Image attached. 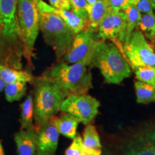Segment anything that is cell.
Returning a JSON list of instances; mask_svg holds the SVG:
<instances>
[{
	"label": "cell",
	"instance_id": "1",
	"mask_svg": "<svg viewBox=\"0 0 155 155\" xmlns=\"http://www.w3.org/2000/svg\"><path fill=\"white\" fill-rule=\"evenodd\" d=\"M24 45L17 17V0H0V65L22 68Z\"/></svg>",
	"mask_w": 155,
	"mask_h": 155
},
{
	"label": "cell",
	"instance_id": "2",
	"mask_svg": "<svg viewBox=\"0 0 155 155\" xmlns=\"http://www.w3.org/2000/svg\"><path fill=\"white\" fill-rule=\"evenodd\" d=\"M83 63L69 64L60 61L46 70L41 76L58 87L63 96L86 94L93 88L92 75Z\"/></svg>",
	"mask_w": 155,
	"mask_h": 155
},
{
	"label": "cell",
	"instance_id": "3",
	"mask_svg": "<svg viewBox=\"0 0 155 155\" xmlns=\"http://www.w3.org/2000/svg\"><path fill=\"white\" fill-rule=\"evenodd\" d=\"M39 26L45 42L55 53L61 61L71 46L75 34L58 15L53 7L42 0H38Z\"/></svg>",
	"mask_w": 155,
	"mask_h": 155
},
{
	"label": "cell",
	"instance_id": "4",
	"mask_svg": "<svg viewBox=\"0 0 155 155\" xmlns=\"http://www.w3.org/2000/svg\"><path fill=\"white\" fill-rule=\"evenodd\" d=\"M90 68H97L108 83L119 84L131 74L124 54L113 42L98 40Z\"/></svg>",
	"mask_w": 155,
	"mask_h": 155
},
{
	"label": "cell",
	"instance_id": "5",
	"mask_svg": "<svg viewBox=\"0 0 155 155\" xmlns=\"http://www.w3.org/2000/svg\"><path fill=\"white\" fill-rule=\"evenodd\" d=\"M33 82L34 119L38 127L61 110L65 97L55 84L43 77L34 78Z\"/></svg>",
	"mask_w": 155,
	"mask_h": 155
},
{
	"label": "cell",
	"instance_id": "6",
	"mask_svg": "<svg viewBox=\"0 0 155 155\" xmlns=\"http://www.w3.org/2000/svg\"><path fill=\"white\" fill-rule=\"evenodd\" d=\"M38 0H17V17L24 45V57L31 63L38 38L39 13Z\"/></svg>",
	"mask_w": 155,
	"mask_h": 155
},
{
	"label": "cell",
	"instance_id": "7",
	"mask_svg": "<svg viewBox=\"0 0 155 155\" xmlns=\"http://www.w3.org/2000/svg\"><path fill=\"white\" fill-rule=\"evenodd\" d=\"M124 52L131 68L155 67L154 47L139 29H135L124 45Z\"/></svg>",
	"mask_w": 155,
	"mask_h": 155
},
{
	"label": "cell",
	"instance_id": "8",
	"mask_svg": "<svg viewBox=\"0 0 155 155\" xmlns=\"http://www.w3.org/2000/svg\"><path fill=\"white\" fill-rule=\"evenodd\" d=\"M96 33L86 30L76 34L61 61L73 64L83 63L89 66L98 42Z\"/></svg>",
	"mask_w": 155,
	"mask_h": 155
},
{
	"label": "cell",
	"instance_id": "9",
	"mask_svg": "<svg viewBox=\"0 0 155 155\" xmlns=\"http://www.w3.org/2000/svg\"><path fill=\"white\" fill-rule=\"evenodd\" d=\"M127 32V17L123 10H111L106 15L98 27L96 36L98 40H111L124 52Z\"/></svg>",
	"mask_w": 155,
	"mask_h": 155
},
{
	"label": "cell",
	"instance_id": "10",
	"mask_svg": "<svg viewBox=\"0 0 155 155\" xmlns=\"http://www.w3.org/2000/svg\"><path fill=\"white\" fill-rule=\"evenodd\" d=\"M100 102L87 94H73L63 100L61 111L72 114L83 124H90L98 114Z\"/></svg>",
	"mask_w": 155,
	"mask_h": 155
},
{
	"label": "cell",
	"instance_id": "11",
	"mask_svg": "<svg viewBox=\"0 0 155 155\" xmlns=\"http://www.w3.org/2000/svg\"><path fill=\"white\" fill-rule=\"evenodd\" d=\"M121 155H155V129H148L129 139L121 149Z\"/></svg>",
	"mask_w": 155,
	"mask_h": 155
},
{
	"label": "cell",
	"instance_id": "12",
	"mask_svg": "<svg viewBox=\"0 0 155 155\" xmlns=\"http://www.w3.org/2000/svg\"><path fill=\"white\" fill-rule=\"evenodd\" d=\"M60 134L53 118L36 129L37 155H54L58 148Z\"/></svg>",
	"mask_w": 155,
	"mask_h": 155
},
{
	"label": "cell",
	"instance_id": "13",
	"mask_svg": "<svg viewBox=\"0 0 155 155\" xmlns=\"http://www.w3.org/2000/svg\"><path fill=\"white\" fill-rule=\"evenodd\" d=\"M19 155H37V137L35 128L21 129L15 134Z\"/></svg>",
	"mask_w": 155,
	"mask_h": 155
},
{
	"label": "cell",
	"instance_id": "14",
	"mask_svg": "<svg viewBox=\"0 0 155 155\" xmlns=\"http://www.w3.org/2000/svg\"><path fill=\"white\" fill-rule=\"evenodd\" d=\"M111 10L106 0H98L89 5L88 8V29L96 32L106 15Z\"/></svg>",
	"mask_w": 155,
	"mask_h": 155
},
{
	"label": "cell",
	"instance_id": "15",
	"mask_svg": "<svg viewBox=\"0 0 155 155\" xmlns=\"http://www.w3.org/2000/svg\"><path fill=\"white\" fill-rule=\"evenodd\" d=\"M64 113L60 117L53 116L52 118L60 134L73 139L76 137L78 126L81 121L72 114Z\"/></svg>",
	"mask_w": 155,
	"mask_h": 155
},
{
	"label": "cell",
	"instance_id": "16",
	"mask_svg": "<svg viewBox=\"0 0 155 155\" xmlns=\"http://www.w3.org/2000/svg\"><path fill=\"white\" fill-rule=\"evenodd\" d=\"M83 147L86 155H101L102 146L96 128L88 124L83 134Z\"/></svg>",
	"mask_w": 155,
	"mask_h": 155
},
{
	"label": "cell",
	"instance_id": "17",
	"mask_svg": "<svg viewBox=\"0 0 155 155\" xmlns=\"http://www.w3.org/2000/svg\"><path fill=\"white\" fill-rule=\"evenodd\" d=\"M53 10L63 19L75 35L88 29V21L78 16L72 10L57 9L54 7H53Z\"/></svg>",
	"mask_w": 155,
	"mask_h": 155
},
{
	"label": "cell",
	"instance_id": "18",
	"mask_svg": "<svg viewBox=\"0 0 155 155\" xmlns=\"http://www.w3.org/2000/svg\"><path fill=\"white\" fill-rule=\"evenodd\" d=\"M0 75L5 84L14 82H32L34 78L28 71L0 65Z\"/></svg>",
	"mask_w": 155,
	"mask_h": 155
},
{
	"label": "cell",
	"instance_id": "19",
	"mask_svg": "<svg viewBox=\"0 0 155 155\" xmlns=\"http://www.w3.org/2000/svg\"><path fill=\"white\" fill-rule=\"evenodd\" d=\"M33 119V98H32V94H29L24 102L21 104V114L20 120H19L21 129H29L35 128Z\"/></svg>",
	"mask_w": 155,
	"mask_h": 155
},
{
	"label": "cell",
	"instance_id": "20",
	"mask_svg": "<svg viewBox=\"0 0 155 155\" xmlns=\"http://www.w3.org/2000/svg\"><path fill=\"white\" fill-rule=\"evenodd\" d=\"M137 29L148 39L153 47L155 46V15L153 13L141 14Z\"/></svg>",
	"mask_w": 155,
	"mask_h": 155
},
{
	"label": "cell",
	"instance_id": "21",
	"mask_svg": "<svg viewBox=\"0 0 155 155\" xmlns=\"http://www.w3.org/2000/svg\"><path fill=\"white\" fill-rule=\"evenodd\" d=\"M134 88L137 103L147 104L155 102V86L137 81L134 83Z\"/></svg>",
	"mask_w": 155,
	"mask_h": 155
},
{
	"label": "cell",
	"instance_id": "22",
	"mask_svg": "<svg viewBox=\"0 0 155 155\" xmlns=\"http://www.w3.org/2000/svg\"><path fill=\"white\" fill-rule=\"evenodd\" d=\"M123 11L124 12L126 17H127V32H126L125 44L128 41L133 31L138 28L141 14L139 12L138 9L132 5L127 7Z\"/></svg>",
	"mask_w": 155,
	"mask_h": 155
},
{
	"label": "cell",
	"instance_id": "23",
	"mask_svg": "<svg viewBox=\"0 0 155 155\" xmlns=\"http://www.w3.org/2000/svg\"><path fill=\"white\" fill-rule=\"evenodd\" d=\"M5 93L6 99L9 102L20 100L27 91V83L14 82L5 85Z\"/></svg>",
	"mask_w": 155,
	"mask_h": 155
},
{
	"label": "cell",
	"instance_id": "24",
	"mask_svg": "<svg viewBox=\"0 0 155 155\" xmlns=\"http://www.w3.org/2000/svg\"><path fill=\"white\" fill-rule=\"evenodd\" d=\"M133 71L137 80L155 86V67H138Z\"/></svg>",
	"mask_w": 155,
	"mask_h": 155
},
{
	"label": "cell",
	"instance_id": "25",
	"mask_svg": "<svg viewBox=\"0 0 155 155\" xmlns=\"http://www.w3.org/2000/svg\"><path fill=\"white\" fill-rule=\"evenodd\" d=\"M71 10L75 14L88 21V8L89 4L86 0H70Z\"/></svg>",
	"mask_w": 155,
	"mask_h": 155
},
{
	"label": "cell",
	"instance_id": "26",
	"mask_svg": "<svg viewBox=\"0 0 155 155\" xmlns=\"http://www.w3.org/2000/svg\"><path fill=\"white\" fill-rule=\"evenodd\" d=\"M65 155H86L83 147L82 138L80 136L75 137L65 151Z\"/></svg>",
	"mask_w": 155,
	"mask_h": 155
},
{
	"label": "cell",
	"instance_id": "27",
	"mask_svg": "<svg viewBox=\"0 0 155 155\" xmlns=\"http://www.w3.org/2000/svg\"><path fill=\"white\" fill-rule=\"evenodd\" d=\"M131 5L134 6L141 14L154 12V9L150 0H133Z\"/></svg>",
	"mask_w": 155,
	"mask_h": 155
},
{
	"label": "cell",
	"instance_id": "28",
	"mask_svg": "<svg viewBox=\"0 0 155 155\" xmlns=\"http://www.w3.org/2000/svg\"><path fill=\"white\" fill-rule=\"evenodd\" d=\"M133 0H106L112 10H124L127 7L131 5Z\"/></svg>",
	"mask_w": 155,
	"mask_h": 155
},
{
	"label": "cell",
	"instance_id": "29",
	"mask_svg": "<svg viewBox=\"0 0 155 155\" xmlns=\"http://www.w3.org/2000/svg\"><path fill=\"white\" fill-rule=\"evenodd\" d=\"M50 5L57 9L71 10L70 0H48Z\"/></svg>",
	"mask_w": 155,
	"mask_h": 155
},
{
	"label": "cell",
	"instance_id": "30",
	"mask_svg": "<svg viewBox=\"0 0 155 155\" xmlns=\"http://www.w3.org/2000/svg\"><path fill=\"white\" fill-rule=\"evenodd\" d=\"M5 83L4 82V81L2 80V78L1 75H0V92L3 91L4 89H5Z\"/></svg>",
	"mask_w": 155,
	"mask_h": 155
},
{
	"label": "cell",
	"instance_id": "31",
	"mask_svg": "<svg viewBox=\"0 0 155 155\" xmlns=\"http://www.w3.org/2000/svg\"><path fill=\"white\" fill-rule=\"evenodd\" d=\"M0 155H5V152H4L2 145V143L0 142Z\"/></svg>",
	"mask_w": 155,
	"mask_h": 155
},
{
	"label": "cell",
	"instance_id": "32",
	"mask_svg": "<svg viewBox=\"0 0 155 155\" xmlns=\"http://www.w3.org/2000/svg\"><path fill=\"white\" fill-rule=\"evenodd\" d=\"M87 2H88L89 5H92V4H94L96 2L98 1V0H86Z\"/></svg>",
	"mask_w": 155,
	"mask_h": 155
},
{
	"label": "cell",
	"instance_id": "33",
	"mask_svg": "<svg viewBox=\"0 0 155 155\" xmlns=\"http://www.w3.org/2000/svg\"><path fill=\"white\" fill-rule=\"evenodd\" d=\"M151 4H152L153 9L155 8V0H150Z\"/></svg>",
	"mask_w": 155,
	"mask_h": 155
},
{
	"label": "cell",
	"instance_id": "34",
	"mask_svg": "<svg viewBox=\"0 0 155 155\" xmlns=\"http://www.w3.org/2000/svg\"><path fill=\"white\" fill-rule=\"evenodd\" d=\"M104 155H111V154H108V153H106V154H104Z\"/></svg>",
	"mask_w": 155,
	"mask_h": 155
},
{
	"label": "cell",
	"instance_id": "35",
	"mask_svg": "<svg viewBox=\"0 0 155 155\" xmlns=\"http://www.w3.org/2000/svg\"><path fill=\"white\" fill-rule=\"evenodd\" d=\"M154 15H155V8H154Z\"/></svg>",
	"mask_w": 155,
	"mask_h": 155
}]
</instances>
